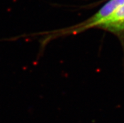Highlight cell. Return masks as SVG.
<instances>
[{
	"instance_id": "cell-2",
	"label": "cell",
	"mask_w": 124,
	"mask_h": 123,
	"mask_svg": "<svg viewBox=\"0 0 124 123\" xmlns=\"http://www.w3.org/2000/svg\"><path fill=\"white\" fill-rule=\"evenodd\" d=\"M97 28L111 32L120 38H124V5L103 20Z\"/></svg>"
},
{
	"instance_id": "cell-1",
	"label": "cell",
	"mask_w": 124,
	"mask_h": 123,
	"mask_svg": "<svg viewBox=\"0 0 124 123\" xmlns=\"http://www.w3.org/2000/svg\"><path fill=\"white\" fill-rule=\"evenodd\" d=\"M123 5H124V0H109L96 13L87 19L86 20L72 27L51 32L52 34L47 36V39H49V38H54V36L75 35L90 28H97L98 25L103 20Z\"/></svg>"
}]
</instances>
